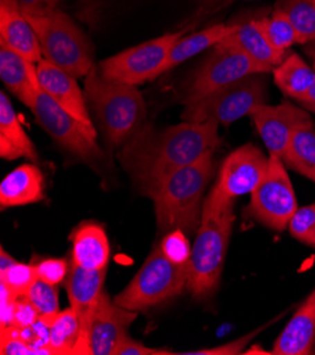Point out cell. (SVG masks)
Instances as JSON below:
<instances>
[{"mask_svg": "<svg viewBox=\"0 0 315 355\" xmlns=\"http://www.w3.org/2000/svg\"><path fill=\"white\" fill-rule=\"evenodd\" d=\"M214 152H206L195 163L168 175L152 197L160 234L181 230L188 236L197 235L204 193L214 173Z\"/></svg>", "mask_w": 315, "mask_h": 355, "instance_id": "cell-3", "label": "cell"}, {"mask_svg": "<svg viewBox=\"0 0 315 355\" xmlns=\"http://www.w3.org/2000/svg\"><path fill=\"white\" fill-rule=\"evenodd\" d=\"M159 245L164 257L171 262L179 265L190 263L192 246L190 245L188 235L184 231L176 230L165 234Z\"/></svg>", "mask_w": 315, "mask_h": 355, "instance_id": "cell-33", "label": "cell"}, {"mask_svg": "<svg viewBox=\"0 0 315 355\" xmlns=\"http://www.w3.org/2000/svg\"><path fill=\"white\" fill-rule=\"evenodd\" d=\"M36 280L37 275L33 263L27 265L21 262H15L10 268L0 272V282L5 283L17 297L26 296Z\"/></svg>", "mask_w": 315, "mask_h": 355, "instance_id": "cell-31", "label": "cell"}, {"mask_svg": "<svg viewBox=\"0 0 315 355\" xmlns=\"http://www.w3.org/2000/svg\"><path fill=\"white\" fill-rule=\"evenodd\" d=\"M84 94L109 148L123 146L145 122L146 103L142 92L134 85L107 80L99 67H93L85 77Z\"/></svg>", "mask_w": 315, "mask_h": 355, "instance_id": "cell-4", "label": "cell"}, {"mask_svg": "<svg viewBox=\"0 0 315 355\" xmlns=\"http://www.w3.org/2000/svg\"><path fill=\"white\" fill-rule=\"evenodd\" d=\"M273 78L280 89L298 102L314 85L315 69L298 54L291 53L273 68Z\"/></svg>", "mask_w": 315, "mask_h": 355, "instance_id": "cell-25", "label": "cell"}, {"mask_svg": "<svg viewBox=\"0 0 315 355\" xmlns=\"http://www.w3.org/2000/svg\"><path fill=\"white\" fill-rule=\"evenodd\" d=\"M0 35H2L0 43L28 61L39 64L43 60V50L37 34L20 10L10 6H0Z\"/></svg>", "mask_w": 315, "mask_h": 355, "instance_id": "cell-19", "label": "cell"}, {"mask_svg": "<svg viewBox=\"0 0 315 355\" xmlns=\"http://www.w3.org/2000/svg\"><path fill=\"white\" fill-rule=\"evenodd\" d=\"M269 167V157L255 145H243L229 153L221 164L213 193L225 200H236L252 191L262 182Z\"/></svg>", "mask_w": 315, "mask_h": 355, "instance_id": "cell-12", "label": "cell"}, {"mask_svg": "<svg viewBox=\"0 0 315 355\" xmlns=\"http://www.w3.org/2000/svg\"><path fill=\"white\" fill-rule=\"evenodd\" d=\"M37 74L42 89L68 114H71L89 130L96 133L85 94L81 91L77 78L46 58L37 64Z\"/></svg>", "mask_w": 315, "mask_h": 355, "instance_id": "cell-16", "label": "cell"}, {"mask_svg": "<svg viewBox=\"0 0 315 355\" xmlns=\"http://www.w3.org/2000/svg\"><path fill=\"white\" fill-rule=\"evenodd\" d=\"M181 33H168L159 39L127 49L99 62L100 74L115 83L142 85L164 74V65L168 54Z\"/></svg>", "mask_w": 315, "mask_h": 355, "instance_id": "cell-9", "label": "cell"}, {"mask_svg": "<svg viewBox=\"0 0 315 355\" xmlns=\"http://www.w3.org/2000/svg\"><path fill=\"white\" fill-rule=\"evenodd\" d=\"M107 269H85L69 261V272L64 280L69 306L77 313L81 323L80 341L75 354H87V333L92 314L103 292Z\"/></svg>", "mask_w": 315, "mask_h": 355, "instance_id": "cell-15", "label": "cell"}, {"mask_svg": "<svg viewBox=\"0 0 315 355\" xmlns=\"http://www.w3.org/2000/svg\"><path fill=\"white\" fill-rule=\"evenodd\" d=\"M61 0H0V6H10L24 16H40L57 10Z\"/></svg>", "mask_w": 315, "mask_h": 355, "instance_id": "cell-37", "label": "cell"}, {"mask_svg": "<svg viewBox=\"0 0 315 355\" xmlns=\"http://www.w3.org/2000/svg\"><path fill=\"white\" fill-rule=\"evenodd\" d=\"M33 265L36 269L37 279L57 286L64 283L69 272V261L64 258H43Z\"/></svg>", "mask_w": 315, "mask_h": 355, "instance_id": "cell-35", "label": "cell"}, {"mask_svg": "<svg viewBox=\"0 0 315 355\" xmlns=\"http://www.w3.org/2000/svg\"><path fill=\"white\" fill-rule=\"evenodd\" d=\"M19 329V327H17ZM19 334L23 341L33 349L34 355H51L50 344V323L47 318L40 317L36 323L28 327L19 329Z\"/></svg>", "mask_w": 315, "mask_h": 355, "instance_id": "cell-34", "label": "cell"}, {"mask_svg": "<svg viewBox=\"0 0 315 355\" xmlns=\"http://www.w3.org/2000/svg\"><path fill=\"white\" fill-rule=\"evenodd\" d=\"M298 103H301V106H303L304 110L315 114V83L309 88V91L298 101Z\"/></svg>", "mask_w": 315, "mask_h": 355, "instance_id": "cell-41", "label": "cell"}, {"mask_svg": "<svg viewBox=\"0 0 315 355\" xmlns=\"http://www.w3.org/2000/svg\"><path fill=\"white\" fill-rule=\"evenodd\" d=\"M314 69H315V62H314Z\"/></svg>", "mask_w": 315, "mask_h": 355, "instance_id": "cell-43", "label": "cell"}, {"mask_svg": "<svg viewBox=\"0 0 315 355\" xmlns=\"http://www.w3.org/2000/svg\"><path fill=\"white\" fill-rule=\"evenodd\" d=\"M314 126H315V123H314Z\"/></svg>", "mask_w": 315, "mask_h": 355, "instance_id": "cell-44", "label": "cell"}, {"mask_svg": "<svg viewBox=\"0 0 315 355\" xmlns=\"http://www.w3.org/2000/svg\"><path fill=\"white\" fill-rule=\"evenodd\" d=\"M0 156L6 160L26 157L33 163L39 162V155L20 119L13 108L9 96L0 94Z\"/></svg>", "mask_w": 315, "mask_h": 355, "instance_id": "cell-23", "label": "cell"}, {"mask_svg": "<svg viewBox=\"0 0 315 355\" xmlns=\"http://www.w3.org/2000/svg\"><path fill=\"white\" fill-rule=\"evenodd\" d=\"M137 311L119 306L107 292H102L88 326L87 354L114 355L118 345L129 336Z\"/></svg>", "mask_w": 315, "mask_h": 355, "instance_id": "cell-13", "label": "cell"}, {"mask_svg": "<svg viewBox=\"0 0 315 355\" xmlns=\"http://www.w3.org/2000/svg\"><path fill=\"white\" fill-rule=\"evenodd\" d=\"M218 129L217 122H183L164 129L142 125L122 146L120 164L137 190L152 198L168 175L221 145Z\"/></svg>", "mask_w": 315, "mask_h": 355, "instance_id": "cell-1", "label": "cell"}, {"mask_svg": "<svg viewBox=\"0 0 315 355\" xmlns=\"http://www.w3.org/2000/svg\"><path fill=\"white\" fill-rule=\"evenodd\" d=\"M0 77L6 88L28 108L42 91L37 65L0 43Z\"/></svg>", "mask_w": 315, "mask_h": 355, "instance_id": "cell-18", "label": "cell"}, {"mask_svg": "<svg viewBox=\"0 0 315 355\" xmlns=\"http://www.w3.org/2000/svg\"><path fill=\"white\" fill-rule=\"evenodd\" d=\"M259 76L242 78L199 101L187 103L181 112V119L195 123L217 122L219 125H231L251 115L256 106L266 103V85Z\"/></svg>", "mask_w": 315, "mask_h": 355, "instance_id": "cell-7", "label": "cell"}, {"mask_svg": "<svg viewBox=\"0 0 315 355\" xmlns=\"http://www.w3.org/2000/svg\"><path fill=\"white\" fill-rule=\"evenodd\" d=\"M287 230L298 242L315 248V204L298 207Z\"/></svg>", "mask_w": 315, "mask_h": 355, "instance_id": "cell-32", "label": "cell"}, {"mask_svg": "<svg viewBox=\"0 0 315 355\" xmlns=\"http://www.w3.org/2000/svg\"><path fill=\"white\" fill-rule=\"evenodd\" d=\"M36 31L43 55L75 78L87 77L93 64V46L74 20L61 10L26 16Z\"/></svg>", "mask_w": 315, "mask_h": 355, "instance_id": "cell-5", "label": "cell"}, {"mask_svg": "<svg viewBox=\"0 0 315 355\" xmlns=\"http://www.w3.org/2000/svg\"><path fill=\"white\" fill-rule=\"evenodd\" d=\"M39 310L34 307V304L26 297L21 296L16 300V307H15V318H13V326L23 329L28 327L33 323H36L40 318Z\"/></svg>", "mask_w": 315, "mask_h": 355, "instance_id": "cell-39", "label": "cell"}, {"mask_svg": "<svg viewBox=\"0 0 315 355\" xmlns=\"http://www.w3.org/2000/svg\"><path fill=\"white\" fill-rule=\"evenodd\" d=\"M30 110L40 128L53 137L55 144L78 160L92 163L103 157L96 141L98 133L68 114L43 89L37 92Z\"/></svg>", "mask_w": 315, "mask_h": 355, "instance_id": "cell-10", "label": "cell"}, {"mask_svg": "<svg viewBox=\"0 0 315 355\" xmlns=\"http://www.w3.org/2000/svg\"><path fill=\"white\" fill-rule=\"evenodd\" d=\"M315 341V288L296 310L290 322L276 338L274 355H307Z\"/></svg>", "mask_w": 315, "mask_h": 355, "instance_id": "cell-17", "label": "cell"}, {"mask_svg": "<svg viewBox=\"0 0 315 355\" xmlns=\"http://www.w3.org/2000/svg\"><path fill=\"white\" fill-rule=\"evenodd\" d=\"M171 354L167 349L161 348H150L140 341L132 340L129 336L118 345L114 355H165Z\"/></svg>", "mask_w": 315, "mask_h": 355, "instance_id": "cell-40", "label": "cell"}, {"mask_svg": "<svg viewBox=\"0 0 315 355\" xmlns=\"http://www.w3.org/2000/svg\"><path fill=\"white\" fill-rule=\"evenodd\" d=\"M0 354L2 355H34L33 349L23 341L15 326L0 327Z\"/></svg>", "mask_w": 315, "mask_h": 355, "instance_id": "cell-36", "label": "cell"}, {"mask_svg": "<svg viewBox=\"0 0 315 355\" xmlns=\"http://www.w3.org/2000/svg\"><path fill=\"white\" fill-rule=\"evenodd\" d=\"M297 208L294 187L285 162L278 156L269 155L267 171L252 191L249 207L244 209V217L253 218L271 231L283 232L289 228Z\"/></svg>", "mask_w": 315, "mask_h": 355, "instance_id": "cell-8", "label": "cell"}, {"mask_svg": "<svg viewBox=\"0 0 315 355\" xmlns=\"http://www.w3.org/2000/svg\"><path fill=\"white\" fill-rule=\"evenodd\" d=\"M264 35L269 43L278 51H287L296 43H301L289 16L283 12L276 9L270 17L260 20Z\"/></svg>", "mask_w": 315, "mask_h": 355, "instance_id": "cell-29", "label": "cell"}, {"mask_svg": "<svg viewBox=\"0 0 315 355\" xmlns=\"http://www.w3.org/2000/svg\"><path fill=\"white\" fill-rule=\"evenodd\" d=\"M73 243L71 262L85 269H107L111 245L105 230L93 223L78 225L69 236Z\"/></svg>", "mask_w": 315, "mask_h": 355, "instance_id": "cell-21", "label": "cell"}, {"mask_svg": "<svg viewBox=\"0 0 315 355\" xmlns=\"http://www.w3.org/2000/svg\"><path fill=\"white\" fill-rule=\"evenodd\" d=\"M218 46L233 49L249 55L256 62L273 69L286 58L285 51L276 50L264 35L260 20L237 24V28Z\"/></svg>", "mask_w": 315, "mask_h": 355, "instance_id": "cell-22", "label": "cell"}, {"mask_svg": "<svg viewBox=\"0 0 315 355\" xmlns=\"http://www.w3.org/2000/svg\"><path fill=\"white\" fill-rule=\"evenodd\" d=\"M262 331V329H258L246 336H243L235 341H231L225 345H219V347H214V348H204V349H198V351H187V352H180V354H186V355H236V354H242L243 349L246 348V345L249 344L251 340H253L259 333Z\"/></svg>", "mask_w": 315, "mask_h": 355, "instance_id": "cell-38", "label": "cell"}, {"mask_svg": "<svg viewBox=\"0 0 315 355\" xmlns=\"http://www.w3.org/2000/svg\"><path fill=\"white\" fill-rule=\"evenodd\" d=\"M269 71H271V68L256 62L242 51L215 46L211 57L204 62L192 78L184 105L199 101L242 78L255 74H264Z\"/></svg>", "mask_w": 315, "mask_h": 355, "instance_id": "cell-11", "label": "cell"}, {"mask_svg": "<svg viewBox=\"0 0 315 355\" xmlns=\"http://www.w3.org/2000/svg\"><path fill=\"white\" fill-rule=\"evenodd\" d=\"M269 155L283 159L289 141L297 128L311 121L308 112L291 102L280 105L262 103L249 115Z\"/></svg>", "mask_w": 315, "mask_h": 355, "instance_id": "cell-14", "label": "cell"}, {"mask_svg": "<svg viewBox=\"0 0 315 355\" xmlns=\"http://www.w3.org/2000/svg\"><path fill=\"white\" fill-rule=\"evenodd\" d=\"M276 9L289 16L301 43L315 40V0H277Z\"/></svg>", "mask_w": 315, "mask_h": 355, "instance_id": "cell-28", "label": "cell"}, {"mask_svg": "<svg viewBox=\"0 0 315 355\" xmlns=\"http://www.w3.org/2000/svg\"><path fill=\"white\" fill-rule=\"evenodd\" d=\"M15 262H17L16 259H13L5 250L2 248V251H0V272L6 270L8 268H10Z\"/></svg>", "mask_w": 315, "mask_h": 355, "instance_id": "cell-42", "label": "cell"}, {"mask_svg": "<svg viewBox=\"0 0 315 355\" xmlns=\"http://www.w3.org/2000/svg\"><path fill=\"white\" fill-rule=\"evenodd\" d=\"M47 320L50 323L48 347L53 354H75L81 334V323L74 309L69 306L65 310H60V313Z\"/></svg>", "mask_w": 315, "mask_h": 355, "instance_id": "cell-27", "label": "cell"}, {"mask_svg": "<svg viewBox=\"0 0 315 355\" xmlns=\"http://www.w3.org/2000/svg\"><path fill=\"white\" fill-rule=\"evenodd\" d=\"M190 265L174 263L164 257L157 243L129 285L115 302L129 310L143 311L181 295L187 288Z\"/></svg>", "mask_w": 315, "mask_h": 355, "instance_id": "cell-6", "label": "cell"}, {"mask_svg": "<svg viewBox=\"0 0 315 355\" xmlns=\"http://www.w3.org/2000/svg\"><path fill=\"white\" fill-rule=\"evenodd\" d=\"M235 200H225L213 191L204 200L201 225L192 245L187 289L195 300L211 299L225 268L229 239L235 224Z\"/></svg>", "mask_w": 315, "mask_h": 355, "instance_id": "cell-2", "label": "cell"}, {"mask_svg": "<svg viewBox=\"0 0 315 355\" xmlns=\"http://www.w3.org/2000/svg\"><path fill=\"white\" fill-rule=\"evenodd\" d=\"M282 160L287 167L315 183V126L312 121L296 129Z\"/></svg>", "mask_w": 315, "mask_h": 355, "instance_id": "cell-26", "label": "cell"}, {"mask_svg": "<svg viewBox=\"0 0 315 355\" xmlns=\"http://www.w3.org/2000/svg\"><path fill=\"white\" fill-rule=\"evenodd\" d=\"M26 297L34 304L42 317L51 318L60 313L58 286L37 279L27 292Z\"/></svg>", "mask_w": 315, "mask_h": 355, "instance_id": "cell-30", "label": "cell"}, {"mask_svg": "<svg viewBox=\"0 0 315 355\" xmlns=\"http://www.w3.org/2000/svg\"><path fill=\"white\" fill-rule=\"evenodd\" d=\"M237 28V24H215L198 33H194L187 37H180V40L172 46L167 62L164 65V73L172 69L187 61L188 58L205 51L209 47L218 46L228 35H231Z\"/></svg>", "mask_w": 315, "mask_h": 355, "instance_id": "cell-24", "label": "cell"}, {"mask_svg": "<svg viewBox=\"0 0 315 355\" xmlns=\"http://www.w3.org/2000/svg\"><path fill=\"white\" fill-rule=\"evenodd\" d=\"M44 200V175L36 164H21L0 184V205L21 207Z\"/></svg>", "mask_w": 315, "mask_h": 355, "instance_id": "cell-20", "label": "cell"}]
</instances>
